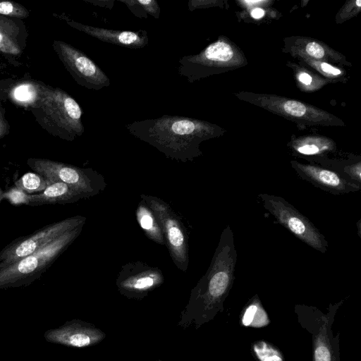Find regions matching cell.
Here are the masks:
<instances>
[{
    "label": "cell",
    "instance_id": "ac0fdd59",
    "mask_svg": "<svg viewBox=\"0 0 361 361\" xmlns=\"http://www.w3.org/2000/svg\"><path fill=\"white\" fill-rule=\"evenodd\" d=\"M242 323L245 326L262 327L269 323V319L258 300L247 306L242 318Z\"/></svg>",
    "mask_w": 361,
    "mask_h": 361
},
{
    "label": "cell",
    "instance_id": "f1b7e54d",
    "mask_svg": "<svg viewBox=\"0 0 361 361\" xmlns=\"http://www.w3.org/2000/svg\"><path fill=\"white\" fill-rule=\"evenodd\" d=\"M299 80L305 85H309L312 82V77L306 73H301L298 76Z\"/></svg>",
    "mask_w": 361,
    "mask_h": 361
},
{
    "label": "cell",
    "instance_id": "4fadbf2b",
    "mask_svg": "<svg viewBox=\"0 0 361 361\" xmlns=\"http://www.w3.org/2000/svg\"><path fill=\"white\" fill-rule=\"evenodd\" d=\"M103 337V334L99 330L78 324L53 331L49 336L53 341L80 348L94 344Z\"/></svg>",
    "mask_w": 361,
    "mask_h": 361
},
{
    "label": "cell",
    "instance_id": "277c9868",
    "mask_svg": "<svg viewBox=\"0 0 361 361\" xmlns=\"http://www.w3.org/2000/svg\"><path fill=\"white\" fill-rule=\"evenodd\" d=\"M257 200L275 219L302 242L322 252L329 247L324 235L312 222L284 198L267 193H259Z\"/></svg>",
    "mask_w": 361,
    "mask_h": 361
},
{
    "label": "cell",
    "instance_id": "cb8c5ba5",
    "mask_svg": "<svg viewBox=\"0 0 361 361\" xmlns=\"http://www.w3.org/2000/svg\"><path fill=\"white\" fill-rule=\"evenodd\" d=\"M306 51L309 55L317 59H321L324 55L323 47L314 42H310L306 47Z\"/></svg>",
    "mask_w": 361,
    "mask_h": 361
},
{
    "label": "cell",
    "instance_id": "e0dca14e",
    "mask_svg": "<svg viewBox=\"0 0 361 361\" xmlns=\"http://www.w3.org/2000/svg\"><path fill=\"white\" fill-rule=\"evenodd\" d=\"M126 4L130 11L139 18H147L149 16L159 19L161 8L156 0H118Z\"/></svg>",
    "mask_w": 361,
    "mask_h": 361
},
{
    "label": "cell",
    "instance_id": "7c38bea8",
    "mask_svg": "<svg viewBox=\"0 0 361 361\" xmlns=\"http://www.w3.org/2000/svg\"><path fill=\"white\" fill-rule=\"evenodd\" d=\"M84 198L87 197L77 188L61 182H56L50 183L44 190L38 194L25 195L23 202L35 207L73 203Z\"/></svg>",
    "mask_w": 361,
    "mask_h": 361
},
{
    "label": "cell",
    "instance_id": "30bf717a",
    "mask_svg": "<svg viewBox=\"0 0 361 361\" xmlns=\"http://www.w3.org/2000/svg\"><path fill=\"white\" fill-rule=\"evenodd\" d=\"M164 282L162 271L144 262H130L122 266L117 285L120 290L130 294L145 293Z\"/></svg>",
    "mask_w": 361,
    "mask_h": 361
},
{
    "label": "cell",
    "instance_id": "5bb4252c",
    "mask_svg": "<svg viewBox=\"0 0 361 361\" xmlns=\"http://www.w3.org/2000/svg\"><path fill=\"white\" fill-rule=\"evenodd\" d=\"M11 18L0 15V52L18 56L25 47L23 29Z\"/></svg>",
    "mask_w": 361,
    "mask_h": 361
},
{
    "label": "cell",
    "instance_id": "7402d4cb",
    "mask_svg": "<svg viewBox=\"0 0 361 361\" xmlns=\"http://www.w3.org/2000/svg\"><path fill=\"white\" fill-rule=\"evenodd\" d=\"M0 15L23 19L28 17L29 11L21 4L11 1H0Z\"/></svg>",
    "mask_w": 361,
    "mask_h": 361
},
{
    "label": "cell",
    "instance_id": "8992f818",
    "mask_svg": "<svg viewBox=\"0 0 361 361\" xmlns=\"http://www.w3.org/2000/svg\"><path fill=\"white\" fill-rule=\"evenodd\" d=\"M140 198L157 216L173 262L178 269L187 271L189 266V236L180 218L167 202L158 197L141 194Z\"/></svg>",
    "mask_w": 361,
    "mask_h": 361
},
{
    "label": "cell",
    "instance_id": "83f0119b",
    "mask_svg": "<svg viewBox=\"0 0 361 361\" xmlns=\"http://www.w3.org/2000/svg\"><path fill=\"white\" fill-rule=\"evenodd\" d=\"M321 68L325 73L332 74L334 75H337L341 73L340 70L331 66V65H329L326 63H322L321 64Z\"/></svg>",
    "mask_w": 361,
    "mask_h": 361
},
{
    "label": "cell",
    "instance_id": "44dd1931",
    "mask_svg": "<svg viewBox=\"0 0 361 361\" xmlns=\"http://www.w3.org/2000/svg\"><path fill=\"white\" fill-rule=\"evenodd\" d=\"M252 350L259 361H283L280 351L267 342H255Z\"/></svg>",
    "mask_w": 361,
    "mask_h": 361
},
{
    "label": "cell",
    "instance_id": "d6986e66",
    "mask_svg": "<svg viewBox=\"0 0 361 361\" xmlns=\"http://www.w3.org/2000/svg\"><path fill=\"white\" fill-rule=\"evenodd\" d=\"M50 183L40 175L28 172L16 182V186L23 192L31 194L42 192Z\"/></svg>",
    "mask_w": 361,
    "mask_h": 361
},
{
    "label": "cell",
    "instance_id": "2e32d148",
    "mask_svg": "<svg viewBox=\"0 0 361 361\" xmlns=\"http://www.w3.org/2000/svg\"><path fill=\"white\" fill-rule=\"evenodd\" d=\"M44 86L30 81L18 84L11 91V97L18 104L32 109L39 102Z\"/></svg>",
    "mask_w": 361,
    "mask_h": 361
},
{
    "label": "cell",
    "instance_id": "5b68a950",
    "mask_svg": "<svg viewBox=\"0 0 361 361\" xmlns=\"http://www.w3.org/2000/svg\"><path fill=\"white\" fill-rule=\"evenodd\" d=\"M27 164L49 183L61 182L71 185L87 198L95 196L106 187L105 178L92 168L83 169L47 159L30 158Z\"/></svg>",
    "mask_w": 361,
    "mask_h": 361
},
{
    "label": "cell",
    "instance_id": "603a6c76",
    "mask_svg": "<svg viewBox=\"0 0 361 361\" xmlns=\"http://www.w3.org/2000/svg\"><path fill=\"white\" fill-rule=\"evenodd\" d=\"M282 108L285 113L294 117H302L307 111L304 104L294 100L284 102L282 104Z\"/></svg>",
    "mask_w": 361,
    "mask_h": 361
},
{
    "label": "cell",
    "instance_id": "d4e9b609",
    "mask_svg": "<svg viewBox=\"0 0 361 361\" xmlns=\"http://www.w3.org/2000/svg\"><path fill=\"white\" fill-rule=\"evenodd\" d=\"M298 153L304 155H316L320 153V148L316 145H304L296 148Z\"/></svg>",
    "mask_w": 361,
    "mask_h": 361
},
{
    "label": "cell",
    "instance_id": "ba28073f",
    "mask_svg": "<svg viewBox=\"0 0 361 361\" xmlns=\"http://www.w3.org/2000/svg\"><path fill=\"white\" fill-rule=\"evenodd\" d=\"M53 48L65 68L79 85L97 91L110 86L109 78L82 51L61 40H54Z\"/></svg>",
    "mask_w": 361,
    "mask_h": 361
},
{
    "label": "cell",
    "instance_id": "ffe728a7",
    "mask_svg": "<svg viewBox=\"0 0 361 361\" xmlns=\"http://www.w3.org/2000/svg\"><path fill=\"white\" fill-rule=\"evenodd\" d=\"M314 361H334L326 329H321L314 341Z\"/></svg>",
    "mask_w": 361,
    "mask_h": 361
},
{
    "label": "cell",
    "instance_id": "4316f807",
    "mask_svg": "<svg viewBox=\"0 0 361 361\" xmlns=\"http://www.w3.org/2000/svg\"><path fill=\"white\" fill-rule=\"evenodd\" d=\"M8 130V123L0 111V140L7 133Z\"/></svg>",
    "mask_w": 361,
    "mask_h": 361
},
{
    "label": "cell",
    "instance_id": "4dcf8cb0",
    "mask_svg": "<svg viewBox=\"0 0 361 361\" xmlns=\"http://www.w3.org/2000/svg\"><path fill=\"white\" fill-rule=\"evenodd\" d=\"M356 4H357V6H359V7L361 6V1L360 0H357Z\"/></svg>",
    "mask_w": 361,
    "mask_h": 361
},
{
    "label": "cell",
    "instance_id": "3957f363",
    "mask_svg": "<svg viewBox=\"0 0 361 361\" xmlns=\"http://www.w3.org/2000/svg\"><path fill=\"white\" fill-rule=\"evenodd\" d=\"M77 227L34 253L0 269V287L20 286L39 279L72 244L82 231Z\"/></svg>",
    "mask_w": 361,
    "mask_h": 361
},
{
    "label": "cell",
    "instance_id": "9c48e42d",
    "mask_svg": "<svg viewBox=\"0 0 361 361\" xmlns=\"http://www.w3.org/2000/svg\"><path fill=\"white\" fill-rule=\"evenodd\" d=\"M291 166L301 179L331 194L343 195L361 189V185L346 179L331 169L295 161H291Z\"/></svg>",
    "mask_w": 361,
    "mask_h": 361
},
{
    "label": "cell",
    "instance_id": "52a82bcc",
    "mask_svg": "<svg viewBox=\"0 0 361 361\" xmlns=\"http://www.w3.org/2000/svg\"><path fill=\"white\" fill-rule=\"evenodd\" d=\"M86 220V217L79 215L68 217L16 239L0 251V269L34 253L66 232L83 226Z\"/></svg>",
    "mask_w": 361,
    "mask_h": 361
},
{
    "label": "cell",
    "instance_id": "9a60e30c",
    "mask_svg": "<svg viewBox=\"0 0 361 361\" xmlns=\"http://www.w3.org/2000/svg\"><path fill=\"white\" fill-rule=\"evenodd\" d=\"M135 216L139 226L149 239L160 245H166L161 227L157 216L142 199L137 204Z\"/></svg>",
    "mask_w": 361,
    "mask_h": 361
},
{
    "label": "cell",
    "instance_id": "f546056e",
    "mask_svg": "<svg viewBox=\"0 0 361 361\" xmlns=\"http://www.w3.org/2000/svg\"><path fill=\"white\" fill-rule=\"evenodd\" d=\"M251 15L255 18H260L264 15V11L263 9L257 8H255L252 12Z\"/></svg>",
    "mask_w": 361,
    "mask_h": 361
},
{
    "label": "cell",
    "instance_id": "6da1fadb",
    "mask_svg": "<svg viewBox=\"0 0 361 361\" xmlns=\"http://www.w3.org/2000/svg\"><path fill=\"white\" fill-rule=\"evenodd\" d=\"M125 126L132 135L153 146L166 157L182 162L191 161L200 156V142L214 133L209 123L181 116L164 115L135 121Z\"/></svg>",
    "mask_w": 361,
    "mask_h": 361
},
{
    "label": "cell",
    "instance_id": "8fae6325",
    "mask_svg": "<svg viewBox=\"0 0 361 361\" xmlns=\"http://www.w3.org/2000/svg\"><path fill=\"white\" fill-rule=\"evenodd\" d=\"M61 17L73 28L104 42L129 49H141L149 44L147 32L144 30L135 31L111 30L85 25L69 19L64 15Z\"/></svg>",
    "mask_w": 361,
    "mask_h": 361
},
{
    "label": "cell",
    "instance_id": "7a4b0ae2",
    "mask_svg": "<svg viewBox=\"0 0 361 361\" xmlns=\"http://www.w3.org/2000/svg\"><path fill=\"white\" fill-rule=\"evenodd\" d=\"M32 110L43 128L61 139L73 141L85 132L80 106L60 88L44 85L39 102Z\"/></svg>",
    "mask_w": 361,
    "mask_h": 361
},
{
    "label": "cell",
    "instance_id": "484cf974",
    "mask_svg": "<svg viewBox=\"0 0 361 361\" xmlns=\"http://www.w3.org/2000/svg\"><path fill=\"white\" fill-rule=\"evenodd\" d=\"M84 1L86 2L90 3L92 4H94L95 6H98L108 8V9H111L114 6V2H115L114 0H104V1L84 0Z\"/></svg>",
    "mask_w": 361,
    "mask_h": 361
}]
</instances>
